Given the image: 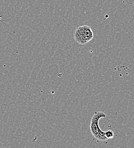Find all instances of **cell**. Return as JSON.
<instances>
[{"label": "cell", "mask_w": 134, "mask_h": 148, "mask_svg": "<svg viewBox=\"0 0 134 148\" xmlns=\"http://www.w3.org/2000/svg\"><path fill=\"white\" fill-rule=\"evenodd\" d=\"M106 114L101 111L96 112L90 122V131L94 138L99 141H105L107 138L105 136V132L100 130L99 126V120L101 118L106 117Z\"/></svg>", "instance_id": "1"}, {"label": "cell", "mask_w": 134, "mask_h": 148, "mask_svg": "<svg viewBox=\"0 0 134 148\" xmlns=\"http://www.w3.org/2000/svg\"><path fill=\"white\" fill-rule=\"evenodd\" d=\"M94 37L91 28L87 25H84L77 27L74 39L77 43L80 45H85L90 41Z\"/></svg>", "instance_id": "2"}, {"label": "cell", "mask_w": 134, "mask_h": 148, "mask_svg": "<svg viewBox=\"0 0 134 148\" xmlns=\"http://www.w3.org/2000/svg\"><path fill=\"white\" fill-rule=\"evenodd\" d=\"M105 136L107 139H111L113 138V137H115L114 132L112 131L111 130H109L106 132H105Z\"/></svg>", "instance_id": "3"}]
</instances>
